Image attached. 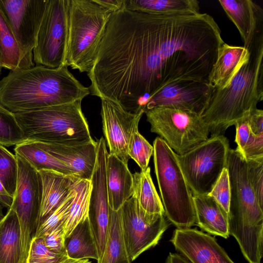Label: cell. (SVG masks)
I'll return each mask as SVG.
<instances>
[{
	"mask_svg": "<svg viewBox=\"0 0 263 263\" xmlns=\"http://www.w3.org/2000/svg\"><path fill=\"white\" fill-rule=\"evenodd\" d=\"M63 224H59L41 237L45 245L57 253H66Z\"/></svg>",
	"mask_w": 263,
	"mask_h": 263,
	"instance_id": "f35d334b",
	"label": "cell"
},
{
	"mask_svg": "<svg viewBox=\"0 0 263 263\" xmlns=\"http://www.w3.org/2000/svg\"><path fill=\"white\" fill-rule=\"evenodd\" d=\"M249 119L253 133L256 136L263 135V110L257 108L252 110Z\"/></svg>",
	"mask_w": 263,
	"mask_h": 263,
	"instance_id": "ab89813d",
	"label": "cell"
},
{
	"mask_svg": "<svg viewBox=\"0 0 263 263\" xmlns=\"http://www.w3.org/2000/svg\"><path fill=\"white\" fill-rule=\"evenodd\" d=\"M155 172L165 216L177 229L195 224L193 194L177 154L159 137L153 142Z\"/></svg>",
	"mask_w": 263,
	"mask_h": 263,
	"instance_id": "8992f818",
	"label": "cell"
},
{
	"mask_svg": "<svg viewBox=\"0 0 263 263\" xmlns=\"http://www.w3.org/2000/svg\"><path fill=\"white\" fill-rule=\"evenodd\" d=\"M39 172L42 179L43 192L38 226L59 206L80 179L74 175L52 170H42Z\"/></svg>",
	"mask_w": 263,
	"mask_h": 263,
	"instance_id": "ffe728a7",
	"label": "cell"
},
{
	"mask_svg": "<svg viewBox=\"0 0 263 263\" xmlns=\"http://www.w3.org/2000/svg\"><path fill=\"white\" fill-rule=\"evenodd\" d=\"M68 257L76 259H99L88 217L80 222L65 238Z\"/></svg>",
	"mask_w": 263,
	"mask_h": 263,
	"instance_id": "d4e9b609",
	"label": "cell"
},
{
	"mask_svg": "<svg viewBox=\"0 0 263 263\" xmlns=\"http://www.w3.org/2000/svg\"><path fill=\"white\" fill-rule=\"evenodd\" d=\"M208 195L213 197L228 214L231 198V186L227 167L223 169Z\"/></svg>",
	"mask_w": 263,
	"mask_h": 263,
	"instance_id": "d590c367",
	"label": "cell"
},
{
	"mask_svg": "<svg viewBox=\"0 0 263 263\" xmlns=\"http://www.w3.org/2000/svg\"><path fill=\"white\" fill-rule=\"evenodd\" d=\"M75 185L59 206L39 224L33 237H41L45 233L59 224L64 223L69 214L71 203L76 196Z\"/></svg>",
	"mask_w": 263,
	"mask_h": 263,
	"instance_id": "d6a6232c",
	"label": "cell"
},
{
	"mask_svg": "<svg viewBox=\"0 0 263 263\" xmlns=\"http://www.w3.org/2000/svg\"><path fill=\"white\" fill-rule=\"evenodd\" d=\"M123 8L161 15H187L199 12L197 0H124Z\"/></svg>",
	"mask_w": 263,
	"mask_h": 263,
	"instance_id": "7402d4cb",
	"label": "cell"
},
{
	"mask_svg": "<svg viewBox=\"0 0 263 263\" xmlns=\"http://www.w3.org/2000/svg\"><path fill=\"white\" fill-rule=\"evenodd\" d=\"M57 263H91V261L88 259H76L67 257Z\"/></svg>",
	"mask_w": 263,
	"mask_h": 263,
	"instance_id": "ee69618b",
	"label": "cell"
},
{
	"mask_svg": "<svg viewBox=\"0 0 263 263\" xmlns=\"http://www.w3.org/2000/svg\"><path fill=\"white\" fill-rule=\"evenodd\" d=\"M68 44L66 65L88 72L112 12L95 0H67Z\"/></svg>",
	"mask_w": 263,
	"mask_h": 263,
	"instance_id": "5b68a950",
	"label": "cell"
},
{
	"mask_svg": "<svg viewBox=\"0 0 263 263\" xmlns=\"http://www.w3.org/2000/svg\"><path fill=\"white\" fill-rule=\"evenodd\" d=\"M145 113L151 132L158 135L177 155L184 154L208 139V126L194 112L156 107Z\"/></svg>",
	"mask_w": 263,
	"mask_h": 263,
	"instance_id": "ba28073f",
	"label": "cell"
},
{
	"mask_svg": "<svg viewBox=\"0 0 263 263\" xmlns=\"http://www.w3.org/2000/svg\"><path fill=\"white\" fill-rule=\"evenodd\" d=\"M191 263H235L216 240L197 229H176L170 240Z\"/></svg>",
	"mask_w": 263,
	"mask_h": 263,
	"instance_id": "2e32d148",
	"label": "cell"
},
{
	"mask_svg": "<svg viewBox=\"0 0 263 263\" xmlns=\"http://www.w3.org/2000/svg\"><path fill=\"white\" fill-rule=\"evenodd\" d=\"M75 187L76 196L63 224L65 238L80 222L88 217L90 181L80 179L76 184Z\"/></svg>",
	"mask_w": 263,
	"mask_h": 263,
	"instance_id": "f546056e",
	"label": "cell"
},
{
	"mask_svg": "<svg viewBox=\"0 0 263 263\" xmlns=\"http://www.w3.org/2000/svg\"><path fill=\"white\" fill-rule=\"evenodd\" d=\"M105 139L97 141V156L90 179L88 218L95 238L100 260L104 251L109 223V206L106 180Z\"/></svg>",
	"mask_w": 263,
	"mask_h": 263,
	"instance_id": "4fadbf2b",
	"label": "cell"
},
{
	"mask_svg": "<svg viewBox=\"0 0 263 263\" xmlns=\"http://www.w3.org/2000/svg\"><path fill=\"white\" fill-rule=\"evenodd\" d=\"M100 5L108 9L112 13L123 8L124 0H95Z\"/></svg>",
	"mask_w": 263,
	"mask_h": 263,
	"instance_id": "60d3db41",
	"label": "cell"
},
{
	"mask_svg": "<svg viewBox=\"0 0 263 263\" xmlns=\"http://www.w3.org/2000/svg\"><path fill=\"white\" fill-rule=\"evenodd\" d=\"M196 214L195 224L208 234L229 237L228 214L209 195L193 196Z\"/></svg>",
	"mask_w": 263,
	"mask_h": 263,
	"instance_id": "44dd1931",
	"label": "cell"
},
{
	"mask_svg": "<svg viewBox=\"0 0 263 263\" xmlns=\"http://www.w3.org/2000/svg\"><path fill=\"white\" fill-rule=\"evenodd\" d=\"M213 88L209 83L183 81L170 84L150 96L145 112L156 107L187 110L201 116L206 108Z\"/></svg>",
	"mask_w": 263,
	"mask_h": 263,
	"instance_id": "5bb4252c",
	"label": "cell"
},
{
	"mask_svg": "<svg viewBox=\"0 0 263 263\" xmlns=\"http://www.w3.org/2000/svg\"><path fill=\"white\" fill-rule=\"evenodd\" d=\"M123 235L131 262L157 245L169 226L165 215L144 211L132 196L120 209Z\"/></svg>",
	"mask_w": 263,
	"mask_h": 263,
	"instance_id": "8fae6325",
	"label": "cell"
},
{
	"mask_svg": "<svg viewBox=\"0 0 263 263\" xmlns=\"http://www.w3.org/2000/svg\"><path fill=\"white\" fill-rule=\"evenodd\" d=\"M249 113L237 121L235 142L237 145L236 149L242 155L245 151L254 141L257 136L251 130L249 119Z\"/></svg>",
	"mask_w": 263,
	"mask_h": 263,
	"instance_id": "8d00e7d4",
	"label": "cell"
},
{
	"mask_svg": "<svg viewBox=\"0 0 263 263\" xmlns=\"http://www.w3.org/2000/svg\"><path fill=\"white\" fill-rule=\"evenodd\" d=\"M48 0H0L3 11L30 67L34 66L33 50Z\"/></svg>",
	"mask_w": 263,
	"mask_h": 263,
	"instance_id": "7c38bea8",
	"label": "cell"
},
{
	"mask_svg": "<svg viewBox=\"0 0 263 263\" xmlns=\"http://www.w3.org/2000/svg\"><path fill=\"white\" fill-rule=\"evenodd\" d=\"M124 240L120 210L109 209V223L106 245L97 263H131Z\"/></svg>",
	"mask_w": 263,
	"mask_h": 263,
	"instance_id": "484cf974",
	"label": "cell"
},
{
	"mask_svg": "<svg viewBox=\"0 0 263 263\" xmlns=\"http://www.w3.org/2000/svg\"><path fill=\"white\" fill-rule=\"evenodd\" d=\"M89 94L67 65L10 70L0 79V105L14 114L82 100Z\"/></svg>",
	"mask_w": 263,
	"mask_h": 263,
	"instance_id": "6da1fadb",
	"label": "cell"
},
{
	"mask_svg": "<svg viewBox=\"0 0 263 263\" xmlns=\"http://www.w3.org/2000/svg\"><path fill=\"white\" fill-rule=\"evenodd\" d=\"M0 51L2 68L13 70L31 67L23 59L20 47L1 7Z\"/></svg>",
	"mask_w": 263,
	"mask_h": 263,
	"instance_id": "4316f807",
	"label": "cell"
},
{
	"mask_svg": "<svg viewBox=\"0 0 263 263\" xmlns=\"http://www.w3.org/2000/svg\"><path fill=\"white\" fill-rule=\"evenodd\" d=\"M133 176V196L141 207L149 213L165 215L163 205L151 177L150 167L136 172Z\"/></svg>",
	"mask_w": 263,
	"mask_h": 263,
	"instance_id": "83f0119b",
	"label": "cell"
},
{
	"mask_svg": "<svg viewBox=\"0 0 263 263\" xmlns=\"http://www.w3.org/2000/svg\"><path fill=\"white\" fill-rule=\"evenodd\" d=\"M14 152L27 160L37 171L52 170L74 175L64 164L40 148L34 141H26L15 145Z\"/></svg>",
	"mask_w": 263,
	"mask_h": 263,
	"instance_id": "f1b7e54d",
	"label": "cell"
},
{
	"mask_svg": "<svg viewBox=\"0 0 263 263\" xmlns=\"http://www.w3.org/2000/svg\"><path fill=\"white\" fill-rule=\"evenodd\" d=\"M229 18L234 24L247 49L263 37V9L252 0H219Z\"/></svg>",
	"mask_w": 263,
	"mask_h": 263,
	"instance_id": "e0dca14e",
	"label": "cell"
},
{
	"mask_svg": "<svg viewBox=\"0 0 263 263\" xmlns=\"http://www.w3.org/2000/svg\"><path fill=\"white\" fill-rule=\"evenodd\" d=\"M26 141L14 113L0 105V145H16Z\"/></svg>",
	"mask_w": 263,
	"mask_h": 263,
	"instance_id": "4dcf8cb0",
	"label": "cell"
},
{
	"mask_svg": "<svg viewBox=\"0 0 263 263\" xmlns=\"http://www.w3.org/2000/svg\"><path fill=\"white\" fill-rule=\"evenodd\" d=\"M127 153L129 157L137 163L141 171H143L148 167L150 158L154 153V147L140 134L138 129H136L130 136Z\"/></svg>",
	"mask_w": 263,
	"mask_h": 263,
	"instance_id": "836d02e7",
	"label": "cell"
},
{
	"mask_svg": "<svg viewBox=\"0 0 263 263\" xmlns=\"http://www.w3.org/2000/svg\"><path fill=\"white\" fill-rule=\"evenodd\" d=\"M13 200V198L8 194L0 181V204L3 207L9 209L12 205Z\"/></svg>",
	"mask_w": 263,
	"mask_h": 263,
	"instance_id": "b9f144b4",
	"label": "cell"
},
{
	"mask_svg": "<svg viewBox=\"0 0 263 263\" xmlns=\"http://www.w3.org/2000/svg\"><path fill=\"white\" fill-rule=\"evenodd\" d=\"M67 0H48L33 50L36 65L56 68L66 65Z\"/></svg>",
	"mask_w": 263,
	"mask_h": 263,
	"instance_id": "30bf717a",
	"label": "cell"
},
{
	"mask_svg": "<svg viewBox=\"0 0 263 263\" xmlns=\"http://www.w3.org/2000/svg\"><path fill=\"white\" fill-rule=\"evenodd\" d=\"M17 180V163L15 155L0 145V181L12 197L15 193Z\"/></svg>",
	"mask_w": 263,
	"mask_h": 263,
	"instance_id": "1f68e13d",
	"label": "cell"
},
{
	"mask_svg": "<svg viewBox=\"0 0 263 263\" xmlns=\"http://www.w3.org/2000/svg\"><path fill=\"white\" fill-rule=\"evenodd\" d=\"M17 180L11 207L19 222L21 263H26L30 242L38 226L42 199V181L40 173L27 160L17 154Z\"/></svg>",
	"mask_w": 263,
	"mask_h": 263,
	"instance_id": "9c48e42d",
	"label": "cell"
},
{
	"mask_svg": "<svg viewBox=\"0 0 263 263\" xmlns=\"http://www.w3.org/2000/svg\"><path fill=\"white\" fill-rule=\"evenodd\" d=\"M235 74L223 88L213 89L201 116L211 137L223 135L263 100V37L247 49Z\"/></svg>",
	"mask_w": 263,
	"mask_h": 263,
	"instance_id": "7a4b0ae2",
	"label": "cell"
},
{
	"mask_svg": "<svg viewBox=\"0 0 263 263\" xmlns=\"http://www.w3.org/2000/svg\"><path fill=\"white\" fill-rule=\"evenodd\" d=\"M82 100L14 113L27 141L75 145L93 141L81 108Z\"/></svg>",
	"mask_w": 263,
	"mask_h": 263,
	"instance_id": "277c9868",
	"label": "cell"
},
{
	"mask_svg": "<svg viewBox=\"0 0 263 263\" xmlns=\"http://www.w3.org/2000/svg\"><path fill=\"white\" fill-rule=\"evenodd\" d=\"M165 263H191L183 256L177 253H170Z\"/></svg>",
	"mask_w": 263,
	"mask_h": 263,
	"instance_id": "7bdbcfd3",
	"label": "cell"
},
{
	"mask_svg": "<svg viewBox=\"0 0 263 263\" xmlns=\"http://www.w3.org/2000/svg\"><path fill=\"white\" fill-rule=\"evenodd\" d=\"M229 140L212 136L183 155L178 160L193 196L208 195L227 166Z\"/></svg>",
	"mask_w": 263,
	"mask_h": 263,
	"instance_id": "52a82bcc",
	"label": "cell"
},
{
	"mask_svg": "<svg viewBox=\"0 0 263 263\" xmlns=\"http://www.w3.org/2000/svg\"><path fill=\"white\" fill-rule=\"evenodd\" d=\"M35 143L64 164L74 176L90 180L97 160V141L75 145Z\"/></svg>",
	"mask_w": 263,
	"mask_h": 263,
	"instance_id": "ac0fdd59",
	"label": "cell"
},
{
	"mask_svg": "<svg viewBox=\"0 0 263 263\" xmlns=\"http://www.w3.org/2000/svg\"><path fill=\"white\" fill-rule=\"evenodd\" d=\"M68 257L66 253H57L49 249L42 237H33L26 263H57Z\"/></svg>",
	"mask_w": 263,
	"mask_h": 263,
	"instance_id": "e575fe53",
	"label": "cell"
},
{
	"mask_svg": "<svg viewBox=\"0 0 263 263\" xmlns=\"http://www.w3.org/2000/svg\"><path fill=\"white\" fill-rule=\"evenodd\" d=\"M3 206L0 204V222L3 219L5 216L3 211Z\"/></svg>",
	"mask_w": 263,
	"mask_h": 263,
	"instance_id": "f6af8a7d",
	"label": "cell"
},
{
	"mask_svg": "<svg viewBox=\"0 0 263 263\" xmlns=\"http://www.w3.org/2000/svg\"><path fill=\"white\" fill-rule=\"evenodd\" d=\"M247 161L252 187L259 202L263 205V159Z\"/></svg>",
	"mask_w": 263,
	"mask_h": 263,
	"instance_id": "74e56055",
	"label": "cell"
},
{
	"mask_svg": "<svg viewBox=\"0 0 263 263\" xmlns=\"http://www.w3.org/2000/svg\"><path fill=\"white\" fill-rule=\"evenodd\" d=\"M226 167L231 186L229 235L235 238L249 263H260L263 255V205L252 187L248 161L236 149L230 148Z\"/></svg>",
	"mask_w": 263,
	"mask_h": 263,
	"instance_id": "3957f363",
	"label": "cell"
},
{
	"mask_svg": "<svg viewBox=\"0 0 263 263\" xmlns=\"http://www.w3.org/2000/svg\"><path fill=\"white\" fill-rule=\"evenodd\" d=\"M247 52L243 46L230 45L224 42L219 49L210 85L214 89L224 87L235 74Z\"/></svg>",
	"mask_w": 263,
	"mask_h": 263,
	"instance_id": "603a6c76",
	"label": "cell"
},
{
	"mask_svg": "<svg viewBox=\"0 0 263 263\" xmlns=\"http://www.w3.org/2000/svg\"><path fill=\"white\" fill-rule=\"evenodd\" d=\"M21 258L20 224L11 207L0 222V263H21Z\"/></svg>",
	"mask_w": 263,
	"mask_h": 263,
	"instance_id": "cb8c5ba5",
	"label": "cell"
},
{
	"mask_svg": "<svg viewBox=\"0 0 263 263\" xmlns=\"http://www.w3.org/2000/svg\"><path fill=\"white\" fill-rule=\"evenodd\" d=\"M106 180L110 209L118 211L133 195V176L128 165L114 155H106Z\"/></svg>",
	"mask_w": 263,
	"mask_h": 263,
	"instance_id": "d6986e66",
	"label": "cell"
},
{
	"mask_svg": "<svg viewBox=\"0 0 263 263\" xmlns=\"http://www.w3.org/2000/svg\"><path fill=\"white\" fill-rule=\"evenodd\" d=\"M2 67H0V74L2 73Z\"/></svg>",
	"mask_w": 263,
	"mask_h": 263,
	"instance_id": "bcb514c9",
	"label": "cell"
},
{
	"mask_svg": "<svg viewBox=\"0 0 263 263\" xmlns=\"http://www.w3.org/2000/svg\"><path fill=\"white\" fill-rule=\"evenodd\" d=\"M101 100L103 132L109 149V154L115 155L128 165V142L133 132L138 129L143 113H129L114 101Z\"/></svg>",
	"mask_w": 263,
	"mask_h": 263,
	"instance_id": "9a60e30c",
	"label": "cell"
},
{
	"mask_svg": "<svg viewBox=\"0 0 263 263\" xmlns=\"http://www.w3.org/2000/svg\"><path fill=\"white\" fill-rule=\"evenodd\" d=\"M1 51H0V67H1Z\"/></svg>",
	"mask_w": 263,
	"mask_h": 263,
	"instance_id": "7dc6e473",
	"label": "cell"
}]
</instances>
